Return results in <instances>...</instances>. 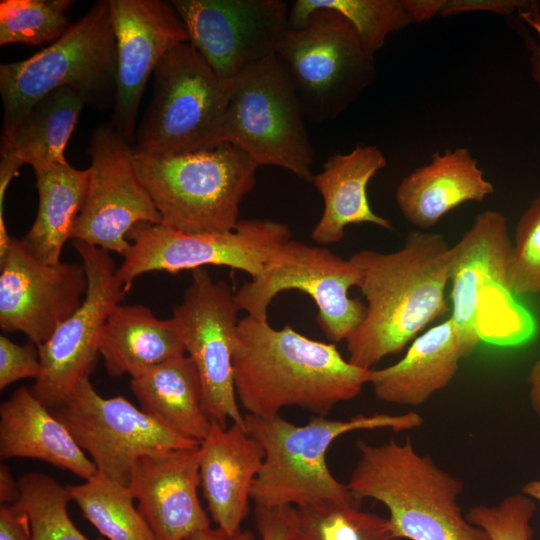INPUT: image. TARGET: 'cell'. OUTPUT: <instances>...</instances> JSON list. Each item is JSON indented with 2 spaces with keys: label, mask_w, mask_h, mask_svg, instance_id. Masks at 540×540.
<instances>
[{
  "label": "cell",
  "mask_w": 540,
  "mask_h": 540,
  "mask_svg": "<svg viewBox=\"0 0 540 540\" xmlns=\"http://www.w3.org/2000/svg\"><path fill=\"white\" fill-rule=\"evenodd\" d=\"M233 371L241 406L263 418L286 407L326 417L357 397L371 373L344 359L334 343L307 338L289 325L274 329L267 318L248 314L238 323Z\"/></svg>",
  "instance_id": "1"
},
{
  "label": "cell",
  "mask_w": 540,
  "mask_h": 540,
  "mask_svg": "<svg viewBox=\"0 0 540 540\" xmlns=\"http://www.w3.org/2000/svg\"><path fill=\"white\" fill-rule=\"evenodd\" d=\"M350 259L367 305L364 320L345 340L348 360L372 369L447 313L453 250L443 235L414 230L396 251L365 249Z\"/></svg>",
  "instance_id": "2"
},
{
  "label": "cell",
  "mask_w": 540,
  "mask_h": 540,
  "mask_svg": "<svg viewBox=\"0 0 540 540\" xmlns=\"http://www.w3.org/2000/svg\"><path fill=\"white\" fill-rule=\"evenodd\" d=\"M359 459L346 484L354 498L373 499L389 512L400 539L490 540L463 514V482L420 454L407 437L380 445L358 440Z\"/></svg>",
  "instance_id": "3"
},
{
  "label": "cell",
  "mask_w": 540,
  "mask_h": 540,
  "mask_svg": "<svg viewBox=\"0 0 540 540\" xmlns=\"http://www.w3.org/2000/svg\"><path fill=\"white\" fill-rule=\"evenodd\" d=\"M244 416L249 433L265 453L251 492L255 506L264 508L304 506L322 501L360 506L347 485L339 482L328 468L326 455L331 444L353 431L403 432L421 426L424 421L415 411L359 414L348 420L312 416L305 425H295L280 415Z\"/></svg>",
  "instance_id": "4"
},
{
  "label": "cell",
  "mask_w": 540,
  "mask_h": 540,
  "mask_svg": "<svg viewBox=\"0 0 540 540\" xmlns=\"http://www.w3.org/2000/svg\"><path fill=\"white\" fill-rule=\"evenodd\" d=\"M452 250L450 318L467 356L481 341L515 345L529 339L535 324L512 290L514 245L506 217L495 210L477 214Z\"/></svg>",
  "instance_id": "5"
},
{
  "label": "cell",
  "mask_w": 540,
  "mask_h": 540,
  "mask_svg": "<svg viewBox=\"0 0 540 540\" xmlns=\"http://www.w3.org/2000/svg\"><path fill=\"white\" fill-rule=\"evenodd\" d=\"M132 160L162 224L188 233L233 230L259 167L228 142L166 156L133 147Z\"/></svg>",
  "instance_id": "6"
},
{
  "label": "cell",
  "mask_w": 540,
  "mask_h": 540,
  "mask_svg": "<svg viewBox=\"0 0 540 540\" xmlns=\"http://www.w3.org/2000/svg\"><path fill=\"white\" fill-rule=\"evenodd\" d=\"M117 51L109 0L95 2L66 33L33 56L0 65L1 140L46 95L71 87L86 104L114 101Z\"/></svg>",
  "instance_id": "7"
},
{
  "label": "cell",
  "mask_w": 540,
  "mask_h": 540,
  "mask_svg": "<svg viewBox=\"0 0 540 540\" xmlns=\"http://www.w3.org/2000/svg\"><path fill=\"white\" fill-rule=\"evenodd\" d=\"M305 114L277 55L257 61L232 81L221 142H228L258 166L286 169L312 182L313 149Z\"/></svg>",
  "instance_id": "8"
},
{
  "label": "cell",
  "mask_w": 540,
  "mask_h": 540,
  "mask_svg": "<svg viewBox=\"0 0 540 540\" xmlns=\"http://www.w3.org/2000/svg\"><path fill=\"white\" fill-rule=\"evenodd\" d=\"M276 55L284 65L306 119H335L375 78L374 58L342 14L321 8L288 27Z\"/></svg>",
  "instance_id": "9"
},
{
  "label": "cell",
  "mask_w": 540,
  "mask_h": 540,
  "mask_svg": "<svg viewBox=\"0 0 540 540\" xmlns=\"http://www.w3.org/2000/svg\"><path fill=\"white\" fill-rule=\"evenodd\" d=\"M153 75L152 101L136 131L134 148L166 156L221 143L230 87L199 51L189 42L177 45Z\"/></svg>",
  "instance_id": "10"
},
{
  "label": "cell",
  "mask_w": 540,
  "mask_h": 540,
  "mask_svg": "<svg viewBox=\"0 0 540 540\" xmlns=\"http://www.w3.org/2000/svg\"><path fill=\"white\" fill-rule=\"evenodd\" d=\"M289 239L290 228L271 219L240 220L231 231L212 233H188L143 222L129 233L131 246L116 275L127 291L145 273L175 274L207 265L241 270L253 278L273 251Z\"/></svg>",
  "instance_id": "11"
},
{
  "label": "cell",
  "mask_w": 540,
  "mask_h": 540,
  "mask_svg": "<svg viewBox=\"0 0 540 540\" xmlns=\"http://www.w3.org/2000/svg\"><path fill=\"white\" fill-rule=\"evenodd\" d=\"M359 271L351 259H343L322 246L289 239L276 248L263 270L234 294L248 315L267 318L268 308L284 290L309 295L318 308L317 322L331 343L346 338L362 323L366 305L349 297L357 287Z\"/></svg>",
  "instance_id": "12"
},
{
  "label": "cell",
  "mask_w": 540,
  "mask_h": 540,
  "mask_svg": "<svg viewBox=\"0 0 540 540\" xmlns=\"http://www.w3.org/2000/svg\"><path fill=\"white\" fill-rule=\"evenodd\" d=\"M51 411L90 455L98 474L127 487L139 458L200 444L123 397H102L89 378L82 379L65 402Z\"/></svg>",
  "instance_id": "13"
},
{
  "label": "cell",
  "mask_w": 540,
  "mask_h": 540,
  "mask_svg": "<svg viewBox=\"0 0 540 540\" xmlns=\"http://www.w3.org/2000/svg\"><path fill=\"white\" fill-rule=\"evenodd\" d=\"M74 248L87 273V291L79 308L37 346L41 372L30 389L50 410L62 405L76 385L89 378L104 326L128 292L117 278L108 251L80 241H74Z\"/></svg>",
  "instance_id": "14"
},
{
  "label": "cell",
  "mask_w": 540,
  "mask_h": 540,
  "mask_svg": "<svg viewBox=\"0 0 540 540\" xmlns=\"http://www.w3.org/2000/svg\"><path fill=\"white\" fill-rule=\"evenodd\" d=\"M234 294L225 281H214L204 268L195 269L172 316L197 368L204 411L223 427L228 421L246 425L234 385L233 353L240 310Z\"/></svg>",
  "instance_id": "15"
},
{
  "label": "cell",
  "mask_w": 540,
  "mask_h": 540,
  "mask_svg": "<svg viewBox=\"0 0 540 540\" xmlns=\"http://www.w3.org/2000/svg\"><path fill=\"white\" fill-rule=\"evenodd\" d=\"M88 152V188L72 239L124 256L131 230L143 222L162 224L161 215L136 173L133 147L113 125L93 131Z\"/></svg>",
  "instance_id": "16"
},
{
  "label": "cell",
  "mask_w": 540,
  "mask_h": 540,
  "mask_svg": "<svg viewBox=\"0 0 540 540\" xmlns=\"http://www.w3.org/2000/svg\"><path fill=\"white\" fill-rule=\"evenodd\" d=\"M189 43L228 87L249 65L276 55L289 27L282 0H172Z\"/></svg>",
  "instance_id": "17"
},
{
  "label": "cell",
  "mask_w": 540,
  "mask_h": 540,
  "mask_svg": "<svg viewBox=\"0 0 540 540\" xmlns=\"http://www.w3.org/2000/svg\"><path fill=\"white\" fill-rule=\"evenodd\" d=\"M0 265V327L25 334L36 346L45 343L85 297L88 278L82 264L41 263L14 237Z\"/></svg>",
  "instance_id": "18"
},
{
  "label": "cell",
  "mask_w": 540,
  "mask_h": 540,
  "mask_svg": "<svg viewBox=\"0 0 540 540\" xmlns=\"http://www.w3.org/2000/svg\"><path fill=\"white\" fill-rule=\"evenodd\" d=\"M109 7L117 51L112 125L130 143L149 77L171 49L189 40L171 1L109 0Z\"/></svg>",
  "instance_id": "19"
},
{
  "label": "cell",
  "mask_w": 540,
  "mask_h": 540,
  "mask_svg": "<svg viewBox=\"0 0 540 540\" xmlns=\"http://www.w3.org/2000/svg\"><path fill=\"white\" fill-rule=\"evenodd\" d=\"M199 447L146 455L132 469L128 488L156 540H185L210 528L197 492Z\"/></svg>",
  "instance_id": "20"
},
{
  "label": "cell",
  "mask_w": 540,
  "mask_h": 540,
  "mask_svg": "<svg viewBox=\"0 0 540 540\" xmlns=\"http://www.w3.org/2000/svg\"><path fill=\"white\" fill-rule=\"evenodd\" d=\"M264 456L246 425L223 427L211 420L199 447L200 485L213 521L228 534L240 531L249 513V499Z\"/></svg>",
  "instance_id": "21"
},
{
  "label": "cell",
  "mask_w": 540,
  "mask_h": 540,
  "mask_svg": "<svg viewBox=\"0 0 540 540\" xmlns=\"http://www.w3.org/2000/svg\"><path fill=\"white\" fill-rule=\"evenodd\" d=\"M493 192L477 159L468 148L459 147L435 152L429 163L404 177L395 199L409 223L428 229L454 208L482 201Z\"/></svg>",
  "instance_id": "22"
},
{
  "label": "cell",
  "mask_w": 540,
  "mask_h": 540,
  "mask_svg": "<svg viewBox=\"0 0 540 540\" xmlns=\"http://www.w3.org/2000/svg\"><path fill=\"white\" fill-rule=\"evenodd\" d=\"M387 165L383 152L375 145H361L351 152L330 155L312 182L320 192L324 209L311 232L319 245L341 241L350 224L369 223L392 230L389 219L377 215L367 195L372 177Z\"/></svg>",
  "instance_id": "23"
},
{
  "label": "cell",
  "mask_w": 540,
  "mask_h": 540,
  "mask_svg": "<svg viewBox=\"0 0 540 540\" xmlns=\"http://www.w3.org/2000/svg\"><path fill=\"white\" fill-rule=\"evenodd\" d=\"M466 357L449 317L416 337L398 362L371 369L369 384L383 402L417 407L450 384Z\"/></svg>",
  "instance_id": "24"
},
{
  "label": "cell",
  "mask_w": 540,
  "mask_h": 540,
  "mask_svg": "<svg viewBox=\"0 0 540 540\" xmlns=\"http://www.w3.org/2000/svg\"><path fill=\"white\" fill-rule=\"evenodd\" d=\"M0 457L38 459L85 480L98 473L64 424L24 386L0 406Z\"/></svg>",
  "instance_id": "25"
},
{
  "label": "cell",
  "mask_w": 540,
  "mask_h": 540,
  "mask_svg": "<svg viewBox=\"0 0 540 540\" xmlns=\"http://www.w3.org/2000/svg\"><path fill=\"white\" fill-rule=\"evenodd\" d=\"M185 352L175 319H158L140 304L115 307L104 326L99 347L112 377H133Z\"/></svg>",
  "instance_id": "26"
},
{
  "label": "cell",
  "mask_w": 540,
  "mask_h": 540,
  "mask_svg": "<svg viewBox=\"0 0 540 540\" xmlns=\"http://www.w3.org/2000/svg\"><path fill=\"white\" fill-rule=\"evenodd\" d=\"M141 410L184 438L201 443L211 419L203 408L202 386L193 360L174 356L131 377Z\"/></svg>",
  "instance_id": "27"
},
{
  "label": "cell",
  "mask_w": 540,
  "mask_h": 540,
  "mask_svg": "<svg viewBox=\"0 0 540 540\" xmlns=\"http://www.w3.org/2000/svg\"><path fill=\"white\" fill-rule=\"evenodd\" d=\"M39 196L36 218L21 243L26 251L44 264L61 262L62 249L83 207L89 171L68 162L34 169Z\"/></svg>",
  "instance_id": "28"
},
{
  "label": "cell",
  "mask_w": 540,
  "mask_h": 540,
  "mask_svg": "<svg viewBox=\"0 0 540 540\" xmlns=\"http://www.w3.org/2000/svg\"><path fill=\"white\" fill-rule=\"evenodd\" d=\"M86 105L82 96L65 86L41 99L13 133L1 140V158L34 169L65 163L66 145Z\"/></svg>",
  "instance_id": "29"
},
{
  "label": "cell",
  "mask_w": 540,
  "mask_h": 540,
  "mask_svg": "<svg viewBox=\"0 0 540 540\" xmlns=\"http://www.w3.org/2000/svg\"><path fill=\"white\" fill-rule=\"evenodd\" d=\"M66 487L83 516L109 540H156L127 486L97 473Z\"/></svg>",
  "instance_id": "30"
},
{
  "label": "cell",
  "mask_w": 540,
  "mask_h": 540,
  "mask_svg": "<svg viewBox=\"0 0 540 540\" xmlns=\"http://www.w3.org/2000/svg\"><path fill=\"white\" fill-rule=\"evenodd\" d=\"M289 524L292 540H402L388 518L333 501L290 506Z\"/></svg>",
  "instance_id": "31"
},
{
  "label": "cell",
  "mask_w": 540,
  "mask_h": 540,
  "mask_svg": "<svg viewBox=\"0 0 540 540\" xmlns=\"http://www.w3.org/2000/svg\"><path fill=\"white\" fill-rule=\"evenodd\" d=\"M321 8L336 10L348 19L365 52L372 58L391 33L414 22L403 0H296L289 11V25L302 24Z\"/></svg>",
  "instance_id": "32"
},
{
  "label": "cell",
  "mask_w": 540,
  "mask_h": 540,
  "mask_svg": "<svg viewBox=\"0 0 540 540\" xmlns=\"http://www.w3.org/2000/svg\"><path fill=\"white\" fill-rule=\"evenodd\" d=\"M18 484L20 495L14 504L27 514L32 540H90L69 517L72 499L66 486L37 472L24 474Z\"/></svg>",
  "instance_id": "33"
},
{
  "label": "cell",
  "mask_w": 540,
  "mask_h": 540,
  "mask_svg": "<svg viewBox=\"0 0 540 540\" xmlns=\"http://www.w3.org/2000/svg\"><path fill=\"white\" fill-rule=\"evenodd\" d=\"M72 0H2L0 45L53 43L70 28Z\"/></svg>",
  "instance_id": "34"
},
{
  "label": "cell",
  "mask_w": 540,
  "mask_h": 540,
  "mask_svg": "<svg viewBox=\"0 0 540 540\" xmlns=\"http://www.w3.org/2000/svg\"><path fill=\"white\" fill-rule=\"evenodd\" d=\"M535 510V500L520 492L504 497L496 505L473 506L466 517L490 540H531L530 521Z\"/></svg>",
  "instance_id": "35"
},
{
  "label": "cell",
  "mask_w": 540,
  "mask_h": 540,
  "mask_svg": "<svg viewBox=\"0 0 540 540\" xmlns=\"http://www.w3.org/2000/svg\"><path fill=\"white\" fill-rule=\"evenodd\" d=\"M513 245L511 285L514 295L540 294V195L521 215Z\"/></svg>",
  "instance_id": "36"
},
{
  "label": "cell",
  "mask_w": 540,
  "mask_h": 540,
  "mask_svg": "<svg viewBox=\"0 0 540 540\" xmlns=\"http://www.w3.org/2000/svg\"><path fill=\"white\" fill-rule=\"evenodd\" d=\"M41 372L38 347L30 342L18 345L7 336H0V389L23 379H36Z\"/></svg>",
  "instance_id": "37"
},
{
  "label": "cell",
  "mask_w": 540,
  "mask_h": 540,
  "mask_svg": "<svg viewBox=\"0 0 540 540\" xmlns=\"http://www.w3.org/2000/svg\"><path fill=\"white\" fill-rule=\"evenodd\" d=\"M534 1L524 0H443L440 15L447 17L472 11L491 12L509 16L531 7Z\"/></svg>",
  "instance_id": "38"
},
{
  "label": "cell",
  "mask_w": 540,
  "mask_h": 540,
  "mask_svg": "<svg viewBox=\"0 0 540 540\" xmlns=\"http://www.w3.org/2000/svg\"><path fill=\"white\" fill-rule=\"evenodd\" d=\"M290 506L264 508L255 506L261 540H292L289 524Z\"/></svg>",
  "instance_id": "39"
},
{
  "label": "cell",
  "mask_w": 540,
  "mask_h": 540,
  "mask_svg": "<svg viewBox=\"0 0 540 540\" xmlns=\"http://www.w3.org/2000/svg\"><path fill=\"white\" fill-rule=\"evenodd\" d=\"M0 540H32L29 518L16 504H1Z\"/></svg>",
  "instance_id": "40"
},
{
  "label": "cell",
  "mask_w": 540,
  "mask_h": 540,
  "mask_svg": "<svg viewBox=\"0 0 540 540\" xmlns=\"http://www.w3.org/2000/svg\"><path fill=\"white\" fill-rule=\"evenodd\" d=\"M520 16L532 28L534 38L531 40L530 71L533 80L540 89V10L533 2L527 10L521 11Z\"/></svg>",
  "instance_id": "41"
},
{
  "label": "cell",
  "mask_w": 540,
  "mask_h": 540,
  "mask_svg": "<svg viewBox=\"0 0 540 540\" xmlns=\"http://www.w3.org/2000/svg\"><path fill=\"white\" fill-rule=\"evenodd\" d=\"M414 22H423L440 15L443 0H403Z\"/></svg>",
  "instance_id": "42"
},
{
  "label": "cell",
  "mask_w": 540,
  "mask_h": 540,
  "mask_svg": "<svg viewBox=\"0 0 540 540\" xmlns=\"http://www.w3.org/2000/svg\"><path fill=\"white\" fill-rule=\"evenodd\" d=\"M20 495L18 480L16 481L10 469L1 464L0 466V501L1 504H14Z\"/></svg>",
  "instance_id": "43"
},
{
  "label": "cell",
  "mask_w": 540,
  "mask_h": 540,
  "mask_svg": "<svg viewBox=\"0 0 540 540\" xmlns=\"http://www.w3.org/2000/svg\"><path fill=\"white\" fill-rule=\"evenodd\" d=\"M185 540H255L254 536L249 531L242 529L234 534H228L220 528H208L200 531Z\"/></svg>",
  "instance_id": "44"
},
{
  "label": "cell",
  "mask_w": 540,
  "mask_h": 540,
  "mask_svg": "<svg viewBox=\"0 0 540 540\" xmlns=\"http://www.w3.org/2000/svg\"><path fill=\"white\" fill-rule=\"evenodd\" d=\"M528 383L530 385L529 397L531 406L540 418V356L530 369Z\"/></svg>",
  "instance_id": "45"
},
{
  "label": "cell",
  "mask_w": 540,
  "mask_h": 540,
  "mask_svg": "<svg viewBox=\"0 0 540 540\" xmlns=\"http://www.w3.org/2000/svg\"><path fill=\"white\" fill-rule=\"evenodd\" d=\"M521 492L540 502V479H535L526 483L522 487Z\"/></svg>",
  "instance_id": "46"
}]
</instances>
